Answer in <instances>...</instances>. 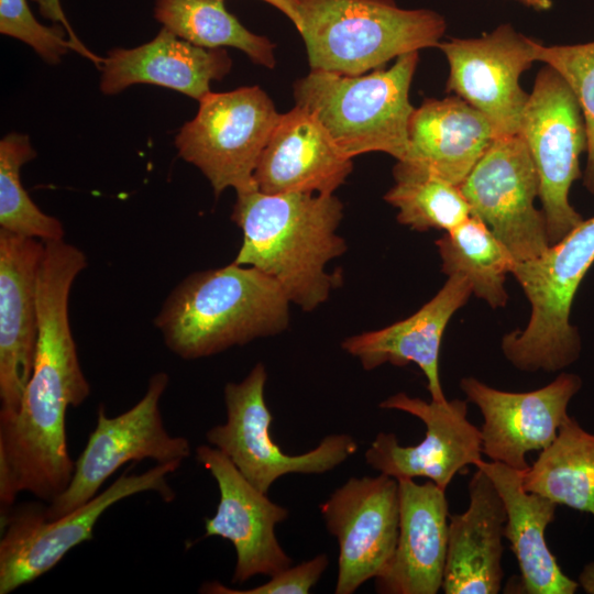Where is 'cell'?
I'll use <instances>...</instances> for the list:
<instances>
[{
	"label": "cell",
	"instance_id": "1",
	"mask_svg": "<svg viewBox=\"0 0 594 594\" xmlns=\"http://www.w3.org/2000/svg\"><path fill=\"white\" fill-rule=\"evenodd\" d=\"M70 289L61 279H46L37 286L33 372L18 413L0 414L1 517L13 508L21 492L52 502L66 490L74 473L66 414L88 398L90 385L70 329Z\"/></svg>",
	"mask_w": 594,
	"mask_h": 594
},
{
	"label": "cell",
	"instance_id": "2",
	"mask_svg": "<svg viewBox=\"0 0 594 594\" xmlns=\"http://www.w3.org/2000/svg\"><path fill=\"white\" fill-rule=\"evenodd\" d=\"M342 218L343 205L334 194L237 193L231 220L243 239L232 262L265 273L292 304L311 311L342 279L327 272L328 263L346 251L338 233Z\"/></svg>",
	"mask_w": 594,
	"mask_h": 594
},
{
	"label": "cell",
	"instance_id": "3",
	"mask_svg": "<svg viewBox=\"0 0 594 594\" xmlns=\"http://www.w3.org/2000/svg\"><path fill=\"white\" fill-rule=\"evenodd\" d=\"M290 304L268 275L232 262L179 282L154 326L170 352L196 360L285 331Z\"/></svg>",
	"mask_w": 594,
	"mask_h": 594
},
{
	"label": "cell",
	"instance_id": "4",
	"mask_svg": "<svg viewBox=\"0 0 594 594\" xmlns=\"http://www.w3.org/2000/svg\"><path fill=\"white\" fill-rule=\"evenodd\" d=\"M311 70L363 75L400 55L438 47L444 18L394 0H297Z\"/></svg>",
	"mask_w": 594,
	"mask_h": 594
},
{
	"label": "cell",
	"instance_id": "5",
	"mask_svg": "<svg viewBox=\"0 0 594 594\" xmlns=\"http://www.w3.org/2000/svg\"><path fill=\"white\" fill-rule=\"evenodd\" d=\"M418 61V52H411L387 69L356 76L310 70L293 86L295 103L316 114L348 157L384 152L404 161L415 109L409 89Z\"/></svg>",
	"mask_w": 594,
	"mask_h": 594
},
{
	"label": "cell",
	"instance_id": "6",
	"mask_svg": "<svg viewBox=\"0 0 594 594\" xmlns=\"http://www.w3.org/2000/svg\"><path fill=\"white\" fill-rule=\"evenodd\" d=\"M594 263V217L583 220L540 255L515 262L512 273L531 306L525 329L503 336L506 360L522 372L566 369L582 352L580 332L570 321L575 294Z\"/></svg>",
	"mask_w": 594,
	"mask_h": 594
},
{
	"label": "cell",
	"instance_id": "7",
	"mask_svg": "<svg viewBox=\"0 0 594 594\" xmlns=\"http://www.w3.org/2000/svg\"><path fill=\"white\" fill-rule=\"evenodd\" d=\"M182 462L156 463L141 474L125 471L105 491L82 506L55 519L46 518L44 506L26 503L1 517L0 594L33 582L54 568L78 544L91 540L94 529L108 508L132 495L154 492L166 503L175 493L167 476Z\"/></svg>",
	"mask_w": 594,
	"mask_h": 594
},
{
	"label": "cell",
	"instance_id": "8",
	"mask_svg": "<svg viewBox=\"0 0 594 594\" xmlns=\"http://www.w3.org/2000/svg\"><path fill=\"white\" fill-rule=\"evenodd\" d=\"M279 114L258 86L209 92L175 138L178 155L209 180L215 196L227 188H256L254 172Z\"/></svg>",
	"mask_w": 594,
	"mask_h": 594
},
{
	"label": "cell",
	"instance_id": "9",
	"mask_svg": "<svg viewBox=\"0 0 594 594\" xmlns=\"http://www.w3.org/2000/svg\"><path fill=\"white\" fill-rule=\"evenodd\" d=\"M519 134L535 167L550 244L566 237L584 219L569 201L573 183L582 177L580 156L586 131L578 99L550 66L538 73L524 109Z\"/></svg>",
	"mask_w": 594,
	"mask_h": 594
},
{
	"label": "cell",
	"instance_id": "10",
	"mask_svg": "<svg viewBox=\"0 0 594 594\" xmlns=\"http://www.w3.org/2000/svg\"><path fill=\"white\" fill-rule=\"evenodd\" d=\"M266 380L265 365L258 362L241 382L227 383L226 422L206 432L208 443L224 453L252 485L267 494L284 475L322 474L356 452L359 446L351 436L334 433L305 453H285L271 437L273 417L264 397Z\"/></svg>",
	"mask_w": 594,
	"mask_h": 594
},
{
	"label": "cell",
	"instance_id": "11",
	"mask_svg": "<svg viewBox=\"0 0 594 594\" xmlns=\"http://www.w3.org/2000/svg\"><path fill=\"white\" fill-rule=\"evenodd\" d=\"M168 382L165 372L155 373L143 397L116 417H108L103 405L98 407L96 428L75 461L68 486L44 507L46 518H58L89 502L125 463L144 459L183 463L190 457V442L168 433L160 410Z\"/></svg>",
	"mask_w": 594,
	"mask_h": 594
},
{
	"label": "cell",
	"instance_id": "12",
	"mask_svg": "<svg viewBox=\"0 0 594 594\" xmlns=\"http://www.w3.org/2000/svg\"><path fill=\"white\" fill-rule=\"evenodd\" d=\"M459 187L471 215L516 262L534 258L550 245L544 216L535 206L539 176L520 134L495 138Z\"/></svg>",
	"mask_w": 594,
	"mask_h": 594
},
{
	"label": "cell",
	"instance_id": "13",
	"mask_svg": "<svg viewBox=\"0 0 594 594\" xmlns=\"http://www.w3.org/2000/svg\"><path fill=\"white\" fill-rule=\"evenodd\" d=\"M339 544L336 594H352L389 563L398 539L399 487L395 477H350L319 506Z\"/></svg>",
	"mask_w": 594,
	"mask_h": 594
},
{
	"label": "cell",
	"instance_id": "14",
	"mask_svg": "<svg viewBox=\"0 0 594 594\" xmlns=\"http://www.w3.org/2000/svg\"><path fill=\"white\" fill-rule=\"evenodd\" d=\"M420 419L426 435L416 446H400L393 432H380L365 451L366 463L395 479L427 477L447 491L453 477L482 460L481 431L468 418V402H426L397 393L380 404Z\"/></svg>",
	"mask_w": 594,
	"mask_h": 594
},
{
	"label": "cell",
	"instance_id": "15",
	"mask_svg": "<svg viewBox=\"0 0 594 594\" xmlns=\"http://www.w3.org/2000/svg\"><path fill=\"white\" fill-rule=\"evenodd\" d=\"M532 43L505 23L481 37L451 38L438 45L450 68L447 91L483 113L496 138L519 134L529 97L519 78L536 62Z\"/></svg>",
	"mask_w": 594,
	"mask_h": 594
},
{
	"label": "cell",
	"instance_id": "16",
	"mask_svg": "<svg viewBox=\"0 0 594 594\" xmlns=\"http://www.w3.org/2000/svg\"><path fill=\"white\" fill-rule=\"evenodd\" d=\"M460 388L481 411L482 454L526 471L530 466L526 454L543 450L556 439L569 416L571 399L582 388V378L563 372L541 388L514 393L466 376L460 381Z\"/></svg>",
	"mask_w": 594,
	"mask_h": 594
},
{
	"label": "cell",
	"instance_id": "17",
	"mask_svg": "<svg viewBox=\"0 0 594 594\" xmlns=\"http://www.w3.org/2000/svg\"><path fill=\"white\" fill-rule=\"evenodd\" d=\"M196 459L216 480L220 499L216 514L206 519L204 537H220L234 547L232 582L242 584L255 575L272 576L292 565L279 544L275 526L288 518V509L252 485L219 449L201 444Z\"/></svg>",
	"mask_w": 594,
	"mask_h": 594
},
{
	"label": "cell",
	"instance_id": "18",
	"mask_svg": "<svg viewBox=\"0 0 594 594\" xmlns=\"http://www.w3.org/2000/svg\"><path fill=\"white\" fill-rule=\"evenodd\" d=\"M44 249L41 240L0 229V414L18 413L33 372Z\"/></svg>",
	"mask_w": 594,
	"mask_h": 594
},
{
	"label": "cell",
	"instance_id": "19",
	"mask_svg": "<svg viewBox=\"0 0 594 594\" xmlns=\"http://www.w3.org/2000/svg\"><path fill=\"white\" fill-rule=\"evenodd\" d=\"M399 530L394 554L375 578L382 594H436L442 590L448 549L449 503L432 481L396 479Z\"/></svg>",
	"mask_w": 594,
	"mask_h": 594
},
{
	"label": "cell",
	"instance_id": "20",
	"mask_svg": "<svg viewBox=\"0 0 594 594\" xmlns=\"http://www.w3.org/2000/svg\"><path fill=\"white\" fill-rule=\"evenodd\" d=\"M315 113L295 106L280 113L254 172L265 194H333L353 169Z\"/></svg>",
	"mask_w": 594,
	"mask_h": 594
},
{
	"label": "cell",
	"instance_id": "21",
	"mask_svg": "<svg viewBox=\"0 0 594 594\" xmlns=\"http://www.w3.org/2000/svg\"><path fill=\"white\" fill-rule=\"evenodd\" d=\"M471 294L472 286L463 274L450 275L416 312L385 328L351 336L342 341L341 348L359 359L366 371L385 363L395 366L415 363L427 378L431 399L446 400L439 375L441 341L450 319Z\"/></svg>",
	"mask_w": 594,
	"mask_h": 594
},
{
	"label": "cell",
	"instance_id": "22",
	"mask_svg": "<svg viewBox=\"0 0 594 594\" xmlns=\"http://www.w3.org/2000/svg\"><path fill=\"white\" fill-rule=\"evenodd\" d=\"M469 507L449 516L442 590L446 594H496L504 571L506 509L497 488L481 468L469 482Z\"/></svg>",
	"mask_w": 594,
	"mask_h": 594
},
{
	"label": "cell",
	"instance_id": "23",
	"mask_svg": "<svg viewBox=\"0 0 594 594\" xmlns=\"http://www.w3.org/2000/svg\"><path fill=\"white\" fill-rule=\"evenodd\" d=\"M231 67L227 50L194 45L163 26L145 44L108 52L100 65V90L116 95L132 85L147 84L199 101L211 92L210 82L222 79Z\"/></svg>",
	"mask_w": 594,
	"mask_h": 594
},
{
	"label": "cell",
	"instance_id": "24",
	"mask_svg": "<svg viewBox=\"0 0 594 594\" xmlns=\"http://www.w3.org/2000/svg\"><path fill=\"white\" fill-rule=\"evenodd\" d=\"M481 468L493 481L506 509L504 538L509 543L520 571L522 593L574 594L578 581L566 576L550 551L546 529L554 520L558 504L524 487L526 471L483 459Z\"/></svg>",
	"mask_w": 594,
	"mask_h": 594
},
{
	"label": "cell",
	"instance_id": "25",
	"mask_svg": "<svg viewBox=\"0 0 594 594\" xmlns=\"http://www.w3.org/2000/svg\"><path fill=\"white\" fill-rule=\"evenodd\" d=\"M495 138L486 117L462 98L426 99L411 113L404 161L460 186Z\"/></svg>",
	"mask_w": 594,
	"mask_h": 594
},
{
	"label": "cell",
	"instance_id": "26",
	"mask_svg": "<svg viewBox=\"0 0 594 594\" xmlns=\"http://www.w3.org/2000/svg\"><path fill=\"white\" fill-rule=\"evenodd\" d=\"M524 487L594 516V433L568 416L524 475Z\"/></svg>",
	"mask_w": 594,
	"mask_h": 594
},
{
	"label": "cell",
	"instance_id": "27",
	"mask_svg": "<svg viewBox=\"0 0 594 594\" xmlns=\"http://www.w3.org/2000/svg\"><path fill=\"white\" fill-rule=\"evenodd\" d=\"M436 245L442 273L447 276L463 274L477 298L492 308L506 306L505 280L516 261L481 219L471 215L439 238Z\"/></svg>",
	"mask_w": 594,
	"mask_h": 594
},
{
	"label": "cell",
	"instance_id": "28",
	"mask_svg": "<svg viewBox=\"0 0 594 594\" xmlns=\"http://www.w3.org/2000/svg\"><path fill=\"white\" fill-rule=\"evenodd\" d=\"M224 0H156L154 18L178 37L206 48L234 47L261 66H275V44L249 31Z\"/></svg>",
	"mask_w": 594,
	"mask_h": 594
},
{
	"label": "cell",
	"instance_id": "29",
	"mask_svg": "<svg viewBox=\"0 0 594 594\" xmlns=\"http://www.w3.org/2000/svg\"><path fill=\"white\" fill-rule=\"evenodd\" d=\"M393 176L395 184L384 200L398 210L400 224L420 232L430 229L448 232L471 216L460 187L425 166L397 161Z\"/></svg>",
	"mask_w": 594,
	"mask_h": 594
},
{
	"label": "cell",
	"instance_id": "30",
	"mask_svg": "<svg viewBox=\"0 0 594 594\" xmlns=\"http://www.w3.org/2000/svg\"><path fill=\"white\" fill-rule=\"evenodd\" d=\"M35 156L25 134L9 133L0 141V229L43 242L63 240L62 222L44 213L21 182L22 166Z\"/></svg>",
	"mask_w": 594,
	"mask_h": 594
},
{
	"label": "cell",
	"instance_id": "31",
	"mask_svg": "<svg viewBox=\"0 0 594 594\" xmlns=\"http://www.w3.org/2000/svg\"><path fill=\"white\" fill-rule=\"evenodd\" d=\"M535 61L558 72L573 90L586 131V165L583 185L594 196V41L574 45L546 46L534 40Z\"/></svg>",
	"mask_w": 594,
	"mask_h": 594
},
{
	"label": "cell",
	"instance_id": "32",
	"mask_svg": "<svg viewBox=\"0 0 594 594\" xmlns=\"http://www.w3.org/2000/svg\"><path fill=\"white\" fill-rule=\"evenodd\" d=\"M63 25L46 26L33 15L26 0H0V32L31 46L47 64L56 65L75 47Z\"/></svg>",
	"mask_w": 594,
	"mask_h": 594
},
{
	"label": "cell",
	"instance_id": "33",
	"mask_svg": "<svg viewBox=\"0 0 594 594\" xmlns=\"http://www.w3.org/2000/svg\"><path fill=\"white\" fill-rule=\"evenodd\" d=\"M328 564L327 554L320 553L308 561L286 568L255 587L235 590L218 581H210L205 582L199 592L206 594H307L318 583Z\"/></svg>",
	"mask_w": 594,
	"mask_h": 594
},
{
	"label": "cell",
	"instance_id": "34",
	"mask_svg": "<svg viewBox=\"0 0 594 594\" xmlns=\"http://www.w3.org/2000/svg\"><path fill=\"white\" fill-rule=\"evenodd\" d=\"M38 6L40 13L53 22L61 23L66 30L67 36L73 43L75 51L82 55L84 57L90 59L97 67H100L103 57H99L91 53L76 36L75 32L72 30L66 15L62 9L59 0H33Z\"/></svg>",
	"mask_w": 594,
	"mask_h": 594
},
{
	"label": "cell",
	"instance_id": "35",
	"mask_svg": "<svg viewBox=\"0 0 594 594\" xmlns=\"http://www.w3.org/2000/svg\"><path fill=\"white\" fill-rule=\"evenodd\" d=\"M285 14L300 33L301 20L298 12L297 0H263Z\"/></svg>",
	"mask_w": 594,
	"mask_h": 594
},
{
	"label": "cell",
	"instance_id": "36",
	"mask_svg": "<svg viewBox=\"0 0 594 594\" xmlns=\"http://www.w3.org/2000/svg\"><path fill=\"white\" fill-rule=\"evenodd\" d=\"M578 583L585 593L594 594V562H588L583 566Z\"/></svg>",
	"mask_w": 594,
	"mask_h": 594
},
{
	"label": "cell",
	"instance_id": "37",
	"mask_svg": "<svg viewBox=\"0 0 594 594\" xmlns=\"http://www.w3.org/2000/svg\"><path fill=\"white\" fill-rule=\"evenodd\" d=\"M517 1L539 11H546L552 7L551 0H517Z\"/></svg>",
	"mask_w": 594,
	"mask_h": 594
}]
</instances>
